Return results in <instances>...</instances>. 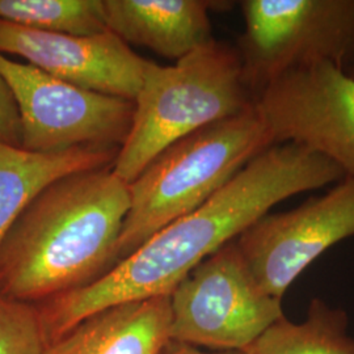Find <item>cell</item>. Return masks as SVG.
<instances>
[{
  "instance_id": "obj_1",
  "label": "cell",
  "mask_w": 354,
  "mask_h": 354,
  "mask_svg": "<svg viewBox=\"0 0 354 354\" xmlns=\"http://www.w3.org/2000/svg\"><path fill=\"white\" fill-rule=\"evenodd\" d=\"M342 177L337 165L304 146L268 147L198 209L158 231L102 279L37 304L46 342L105 308L169 297L196 266L236 241L273 206Z\"/></svg>"
},
{
  "instance_id": "obj_2",
  "label": "cell",
  "mask_w": 354,
  "mask_h": 354,
  "mask_svg": "<svg viewBox=\"0 0 354 354\" xmlns=\"http://www.w3.org/2000/svg\"><path fill=\"white\" fill-rule=\"evenodd\" d=\"M129 184L111 167L61 177L28 203L0 243V294L39 304L117 264Z\"/></svg>"
},
{
  "instance_id": "obj_3",
  "label": "cell",
  "mask_w": 354,
  "mask_h": 354,
  "mask_svg": "<svg viewBox=\"0 0 354 354\" xmlns=\"http://www.w3.org/2000/svg\"><path fill=\"white\" fill-rule=\"evenodd\" d=\"M273 146L256 104L172 143L131 184L117 263L174 221L189 214L253 158Z\"/></svg>"
},
{
  "instance_id": "obj_4",
  "label": "cell",
  "mask_w": 354,
  "mask_h": 354,
  "mask_svg": "<svg viewBox=\"0 0 354 354\" xmlns=\"http://www.w3.org/2000/svg\"><path fill=\"white\" fill-rule=\"evenodd\" d=\"M253 102L241 55L225 42L212 39L174 66L149 62L114 175L131 184L172 143Z\"/></svg>"
},
{
  "instance_id": "obj_5",
  "label": "cell",
  "mask_w": 354,
  "mask_h": 354,
  "mask_svg": "<svg viewBox=\"0 0 354 354\" xmlns=\"http://www.w3.org/2000/svg\"><path fill=\"white\" fill-rule=\"evenodd\" d=\"M236 50L253 99L279 76L328 62L354 77V0H244Z\"/></svg>"
},
{
  "instance_id": "obj_6",
  "label": "cell",
  "mask_w": 354,
  "mask_h": 354,
  "mask_svg": "<svg viewBox=\"0 0 354 354\" xmlns=\"http://www.w3.org/2000/svg\"><path fill=\"white\" fill-rule=\"evenodd\" d=\"M169 299V339L218 351H243L285 317L282 301L259 285L236 241L196 266Z\"/></svg>"
},
{
  "instance_id": "obj_7",
  "label": "cell",
  "mask_w": 354,
  "mask_h": 354,
  "mask_svg": "<svg viewBox=\"0 0 354 354\" xmlns=\"http://www.w3.org/2000/svg\"><path fill=\"white\" fill-rule=\"evenodd\" d=\"M0 75L17 105L21 149L26 151L121 147L129 136L136 109L131 100L76 87L4 54H0Z\"/></svg>"
},
{
  "instance_id": "obj_8",
  "label": "cell",
  "mask_w": 354,
  "mask_h": 354,
  "mask_svg": "<svg viewBox=\"0 0 354 354\" xmlns=\"http://www.w3.org/2000/svg\"><path fill=\"white\" fill-rule=\"evenodd\" d=\"M272 145L295 143L354 178V77L328 62L294 68L254 99Z\"/></svg>"
},
{
  "instance_id": "obj_9",
  "label": "cell",
  "mask_w": 354,
  "mask_h": 354,
  "mask_svg": "<svg viewBox=\"0 0 354 354\" xmlns=\"http://www.w3.org/2000/svg\"><path fill=\"white\" fill-rule=\"evenodd\" d=\"M354 236V178L344 176L323 196L268 213L236 239L259 285L282 301L291 283L332 245Z\"/></svg>"
},
{
  "instance_id": "obj_10",
  "label": "cell",
  "mask_w": 354,
  "mask_h": 354,
  "mask_svg": "<svg viewBox=\"0 0 354 354\" xmlns=\"http://www.w3.org/2000/svg\"><path fill=\"white\" fill-rule=\"evenodd\" d=\"M0 54L21 57L26 64L76 87L131 102L140 92L150 62L109 30L75 36L1 20Z\"/></svg>"
},
{
  "instance_id": "obj_11",
  "label": "cell",
  "mask_w": 354,
  "mask_h": 354,
  "mask_svg": "<svg viewBox=\"0 0 354 354\" xmlns=\"http://www.w3.org/2000/svg\"><path fill=\"white\" fill-rule=\"evenodd\" d=\"M226 6L206 0H102L109 32L176 62L214 39L209 12Z\"/></svg>"
},
{
  "instance_id": "obj_12",
  "label": "cell",
  "mask_w": 354,
  "mask_h": 354,
  "mask_svg": "<svg viewBox=\"0 0 354 354\" xmlns=\"http://www.w3.org/2000/svg\"><path fill=\"white\" fill-rule=\"evenodd\" d=\"M169 324V297L117 304L83 319L42 354H159Z\"/></svg>"
},
{
  "instance_id": "obj_13",
  "label": "cell",
  "mask_w": 354,
  "mask_h": 354,
  "mask_svg": "<svg viewBox=\"0 0 354 354\" xmlns=\"http://www.w3.org/2000/svg\"><path fill=\"white\" fill-rule=\"evenodd\" d=\"M118 151L117 146L92 145L39 153L0 140V243L41 190L61 177L111 167Z\"/></svg>"
},
{
  "instance_id": "obj_14",
  "label": "cell",
  "mask_w": 354,
  "mask_h": 354,
  "mask_svg": "<svg viewBox=\"0 0 354 354\" xmlns=\"http://www.w3.org/2000/svg\"><path fill=\"white\" fill-rule=\"evenodd\" d=\"M349 319L342 308L314 298L307 317L292 323L279 319L243 349L245 354H354V339L348 335Z\"/></svg>"
},
{
  "instance_id": "obj_15",
  "label": "cell",
  "mask_w": 354,
  "mask_h": 354,
  "mask_svg": "<svg viewBox=\"0 0 354 354\" xmlns=\"http://www.w3.org/2000/svg\"><path fill=\"white\" fill-rule=\"evenodd\" d=\"M0 20L29 29L75 36L108 30L102 0H0Z\"/></svg>"
},
{
  "instance_id": "obj_16",
  "label": "cell",
  "mask_w": 354,
  "mask_h": 354,
  "mask_svg": "<svg viewBox=\"0 0 354 354\" xmlns=\"http://www.w3.org/2000/svg\"><path fill=\"white\" fill-rule=\"evenodd\" d=\"M45 346L37 304L0 294V354H42Z\"/></svg>"
},
{
  "instance_id": "obj_17",
  "label": "cell",
  "mask_w": 354,
  "mask_h": 354,
  "mask_svg": "<svg viewBox=\"0 0 354 354\" xmlns=\"http://www.w3.org/2000/svg\"><path fill=\"white\" fill-rule=\"evenodd\" d=\"M0 140L21 147V122L11 89L0 75Z\"/></svg>"
},
{
  "instance_id": "obj_18",
  "label": "cell",
  "mask_w": 354,
  "mask_h": 354,
  "mask_svg": "<svg viewBox=\"0 0 354 354\" xmlns=\"http://www.w3.org/2000/svg\"><path fill=\"white\" fill-rule=\"evenodd\" d=\"M159 354H245L243 351H222L218 353H205L201 352L197 346H193L185 342L168 340L165 342V346L160 349Z\"/></svg>"
}]
</instances>
